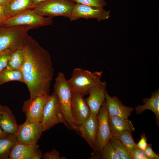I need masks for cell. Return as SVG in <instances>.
Returning <instances> with one entry per match:
<instances>
[{"label": "cell", "instance_id": "cell-1", "mask_svg": "<svg viewBox=\"0 0 159 159\" xmlns=\"http://www.w3.org/2000/svg\"><path fill=\"white\" fill-rule=\"evenodd\" d=\"M23 49L24 61L21 71L30 98L49 95L54 73L49 53L28 34Z\"/></svg>", "mask_w": 159, "mask_h": 159}, {"label": "cell", "instance_id": "cell-2", "mask_svg": "<svg viewBox=\"0 0 159 159\" xmlns=\"http://www.w3.org/2000/svg\"><path fill=\"white\" fill-rule=\"evenodd\" d=\"M53 89L61 105L65 120L64 124L68 128L75 130L77 125L73 119L71 111L72 92L63 73H58L55 79Z\"/></svg>", "mask_w": 159, "mask_h": 159}, {"label": "cell", "instance_id": "cell-3", "mask_svg": "<svg viewBox=\"0 0 159 159\" xmlns=\"http://www.w3.org/2000/svg\"><path fill=\"white\" fill-rule=\"evenodd\" d=\"M102 71L92 72L81 68L74 69L71 77L67 80L72 92L79 93L83 96L88 95L92 87L102 84L100 80Z\"/></svg>", "mask_w": 159, "mask_h": 159}, {"label": "cell", "instance_id": "cell-4", "mask_svg": "<svg viewBox=\"0 0 159 159\" xmlns=\"http://www.w3.org/2000/svg\"><path fill=\"white\" fill-rule=\"evenodd\" d=\"M32 29L27 26H0V52L8 49L13 52L23 48L28 31Z\"/></svg>", "mask_w": 159, "mask_h": 159}, {"label": "cell", "instance_id": "cell-5", "mask_svg": "<svg viewBox=\"0 0 159 159\" xmlns=\"http://www.w3.org/2000/svg\"><path fill=\"white\" fill-rule=\"evenodd\" d=\"M52 23V17L42 16L37 14L33 9H29L6 18L0 24V26H27L31 27L32 29L50 25Z\"/></svg>", "mask_w": 159, "mask_h": 159}, {"label": "cell", "instance_id": "cell-6", "mask_svg": "<svg viewBox=\"0 0 159 159\" xmlns=\"http://www.w3.org/2000/svg\"><path fill=\"white\" fill-rule=\"evenodd\" d=\"M65 120L58 98L53 92L49 95L43 109L40 123L43 132L49 130L55 125L64 123Z\"/></svg>", "mask_w": 159, "mask_h": 159}, {"label": "cell", "instance_id": "cell-7", "mask_svg": "<svg viewBox=\"0 0 159 159\" xmlns=\"http://www.w3.org/2000/svg\"><path fill=\"white\" fill-rule=\"evenodd\" d=\"M75 3L68 0H47L37 5L33 10L42 16H62L69 18Z\"/></svg>", "mask_w": 159, "mask_h": 159}, {"label": "cell", "instance_id": "cell-8", "mask_svg": "<svg viewBox=\"0 0 159 159\" xmlns=\"http://www.w3.org/2000/svg\"><path fill=\"white\" fill-rule=\"evenodd\" d=\"M43 132L40 123L26 118L24 123L18 125L15 135L17 143L35 145Z\"/></svg>", "mask_w": 159, "mask_h": 159}, {"label": "cell", "instance_id": "cell-9", "mask_svg": "<svg viewBox=\"0 0 159 159\" xmlns=\"http://www.w3.org/2000/svg\"><path fill=\"white\" fill-rule=\"evenodd\" d=\"M110 11L106 10L103 8L75 3L69 19L72 21L81 18L87 19L95 18L100 21L108 19L110 17Z\"/></svg>", "mask_w": 159, "mask_h": 159}, {"label": "cell", "instance_id": "cell-10", "mask_svg": "<svg viewBox=\"0 0 159 159\" xmlns=\"http://www.w3.org/2000/svg\"><path fill=\"white\" fill-rule=\"evenodd\" d=\"M98 121L97 115L91 112L89 117L75 130L88 143L94 153L96 152V140Z\"/></svg>", "mask_w": 159, "mask_h": 159}, {"label": "cell", "instance_id": "cell-11", "mask_svg": "<svg viewBox=\"0 0 159 159\" xmlns=\"http://www.w3.org/2000/svg\"><path fill=\"white\" fill-rule=\"evenodd\" d=\"M49 95L39 96L33 99L29 98L24 101L22 110L26 118L35 122L40 123L44 108Z\"/></svg>", "mask_w": 159, "mask_h": 159}, {"label": "cell", "instance_id": "cell-12", "mask_svg": "<svg viewBox=\"0 0 159 159\" xmlns=\"http://www.w3.org/2000/svg\"><path fill=\"white\" fill-rule=\"evenodd\" d=\"M98 126L96 140V152L100 151L112 136L108 122V114L105 101L101 107L97 115Z\"/></svg>", "mask_w": 159, "mask_h": 159}, {"label": "cell", "instance_id": "cell-13", "mask_svg": "<svg viewBox=\"0 0 159 159\" xmlns=\"http://www.w3.org/2000/svg\"><path fill=\"white\" fill-rule=\"evenodd\" d=\"M83 96L79 93L72 92L71 113L73 119L77 125L82 123L88 118L91 113Z\"/></svg>", "mask_w": 159, "mask_h": 159}, {"label": "cell", "instance_id": "cell-14", "mask_svg": "<svg viewBox=\"0 0 159 159\" xmlns=\"http://www.w3.org/2000/svg\"><path fill=\"white\" fill-rule=\"evenodd\" d=\"M106 83L103 81L101 85L93 86L88 91L89 96L85 99L91 112L97 115L102 105L105 101Z\"/></svg>", "mask_w": 159, "mask_h": 159}, {"label": "cell", "instance_id": "cell-15", "mask_svg": "<svg viewBox=\"0 0 159 159\" xmlns=\"http://www.w3.org/2000/svg\"><path fill=\"white\" fill-rule=\"evenodd\" d=\"M105 102L108 115L117 116L127 119L134 109L124 105L116 96L111 97L107 91Z\"/></svg>", "mask_w": 159, "mask_h": 159}, {"label": "cell", "instance_id": "cell-16", "mask_svg": "<svg viewBox=\"0 0 159 159\" xmlns=\"http://www.w3.org/2000/svg\"><path fill=\"white\" fill-rule=\"evenodd\" d=\"M18 125L13 112L7 106L0 105V127L8 134H15Z\"/></svg>", "mask_w": 159, "mask_h": 159}, {"label": "cell", "instance_id": "cell-17", "mask_svg": "<svg viewBox=\"0 0 159 159\" xmlns=\"http://www.w3.org/2000/svg\"><path fill=\"white\" fill-rule=\"evenodd\" d=\"M36 6L32 0H11L7 4L3 6V8L7 18L25 10L33 9Z\"/></svg>", "mask_w": 159, "mask_h": 159}, {"label": "cell", "instance_id": "cell-18", "mask_svg": "<svg viewBox=\"0 0 159 159\" xmlns=\"http://www.w3.org/2000/svg\"><path fill=\"white\" fill-rule=\"evenodd\" d=\"M39 148L37 144L17 143L12 148L9 159H33L34 153Z\"/></svg>", "mask_w": 159, "mask_h": 159}, {"label": "cell", "instance_id": "cell-19", "mask_svg": "<svg viewBox=\"0 0 159 159\" xmlns=\"http://www.w3.org/2000/svg\"><path fill=\"white\" fill-rule=\"evenodd\" d=\"M108 122L110 132L113 135L125 131L132 132L135 128L131 120L117 116L108 115Z\"/></svg>", "mask_w": 159, "mask_h": 159}, {"label": "cell", "instance_id": "cell-20", "mask_svg": "<svg viewBox=\"0 0 159 159\" xmlns=\"http://www.w3.org/2000/svg\"><path fill=\"white\" fill-rule=\"evenodd\" d=\"M143 101L145 104L138 105L136 107L135 110L137 114L142 113L144 111L149 110L152 111L156 116L158 122L159 120V92L157 90L155 92H153L150 98H144Z\"/></svg>", "mask_w": 159, "mask_h": 159}, {"label": "cell", "instance_id": "cell-21", "mask_svg": "<svg viewBox=\"0 0 159 159\" xmlns=\"http://www.w3.org/2000/svg\"><path fill=\"white\" fill-rule=\"evenodd\" d=\"M17 141L15 134L0 137V159H9L11 150Z\"/></svg>", "mask_w": 159, "mask_h": 159}, {"label": "cell", "instance_id": "cell-22", "mask_svg": "<svg viewBox=\"0 0 159 159\" xmlns=\"http://www.w3.org/2000/svg\"><path fill=\"white\" fill-rule=\"evenodd\" d=\"M24 82L21 70L9 69L6 68L0 72V85L11 81Z\"/></svg>", "mask_w": 159, "mask_h": 159}, {"label": "cell", "instance_id": "cell-23", "mask_svg": "<svg viewBox=\"0 0 159 159\" xmlns=\"http://www.w3.org/2000/svg\"><path fill=\"white\" fill-rule=\"evenodd\" d=\"M23 48L17 49L13 52L6 68L9 69L21 70L24 61Z\"/></svg>", "mask_w": 159, "mask_h": 159}, {"label": "cell", "instance_id": "cell-24", "mask_svg": "<svg viewBox=\"0 0 159 159\" xmlns=\"http://www.w3.org/2000/svg\"><path fill=\"white\" fill-rule=\"evenodd\" d=\"M112 136L118 139L122 142L130 156L132 152L138 148L133 140L132 132L125 131L115 134Z\"/></svg>", "mask_w": 159, "mask_h": 159}, {"label": "cell", "instance_id": "cell-25", "mask_svg": "<svg viewBox=\"0 0 159 159\" xmlns=\"http://www.w3.org/2000/svg\"><path fill=\"white\" fill-rule=\"evenodd\" d=\"M109 141L120 159H132L125 146L119 140L112 137Z\"/></svg>", "mask_w": 159, "mask_h": 159}, {"label": "cell", "instance_id": "cell-26", "mask_svg": "<svg viewBox=\"0 0 159 159\" xmlns=\"http://www.w3.org/2000/svg\"><path fill=\"white\" fill-rule=\"evenodd\" d=\"M97 153H99L102 159H120L109 141L100 151Z\"/></svg>", "mask_w": 159, "mask_h": 159}, {"label": "cell", "instance_id": "cell-27", "mask_svg": "<svg viewBox=\"0 0 159 159\" xmlns=\"http://www.w3.org/2000/svg\"><path fill=\"white\" fill-rule=\"evenodd\" d=\"M13 52L6 49L0 52V72L6 68Z\"/></svg>", "mask_w": 159, "mask_h": 159}, {"label": "cell", "instance_id": "cell-28", "mask_svg": "<svg viewBox=\"0 0 159 159\" xmlns=\"http://www.w3.org/2000/svg\"><path fill=\"white\" fill-rule=\"evenodd\" d=\"M74 3L101 8L107 5L105 0H75Z\"/></svg>", "mask_w": 159, "mask_h": 159}, {"label": "cell", "instance_id": "cell-29", "mask_svg": "<svg viewBox=\"0 0 159 159\" xmlns=\"http://www.w3.org/2000/svg\"><path fill=\"white\" fill-rule=\"evenodd\" d=\"M42 158L44 159H65L64 156L60 157L59 153L55 148L51 151L46 152L43 155Z\"/></svg>", "mask_w": 159, "mask_h": 159}, {"label": "cell", "instance_id": "cell-30", "mask_svg": "<svg viewBox=\"0 0 159 159\" xmlns=\"http://www.w3.org/2000/svg\"><path fill=\"white\" fill-rule=\"evenodd\" d=\"M131 156L132 159H149L144 151L138 148L132 152Z\"/></svg>", "mask_w": 159, "mask_h": 159}, {"label": "cell", "instance_id": "cell-31", "mask_svg": "<svg viewBox=\"0 0 159 159\" xmlns=\"http://www.w3.org/2000/svg\"><path fill=\"white\" fill-rule=\"evenodd\" d=\"M144 151L149 159H159V155L155 153L152 149V144H148L145 149Z\"/></svg>", "mask_w": 159, "mask_h": 159}, {"label": "cell", "instance_id": "cell-32", "mask_svg": "<svg viewBox=\"0 0 159 159\" xmlns=\"http://www.w3.org/2000/svg\"><path fill=\"white\" fill-rule=\"evenodd\" d=\"M147 140V139L145 134L144 133L141 134V138L138 143H136L138 148L144 151L148 145Z\"/></svg>", "mask_w": 159, "mask_h": 159}, {"label": "cell", "instance_id": "cell-33", "mask_svg": "<svg viewBox=\"0 0 159 159\" xmlns=\"http://www.w3.org/2000/svg\"><path fill=\"white\" fill-rule=\"evenodd\" d=\"M43 155L41 151L37 148L33 156V159H41L42 158Z\"/></svg>", "mask_w": 159, "mask_h": 159}, {"label": "cell", "instance_id": "cell-34", "mask_svg": "<svg viewBox=\"0 0 159 159\" xmlns=\"http://www.w3.org/2000/svg\"><path fill=\"white\" fill-rule=\"evenodd\" d=\"M6 18L4 12L3 6H0V24Z\"/></svg>", "mask_w": 159, "mask_h": 159}, {"label": "cell", "instance_id": "cell-35", "mask_svg": "<svg viewBox=\"0 0 159 159\" xmlns=\"http://www.w3.org/2000/svg\"><path fill=\"white\" fill-rule=\"evenodd\" d=\"M11 0H0V6H3L7 4Z\"/></svg>", "mask_w": 159, "mask_h": 159}, {"label": "cell", "instance_id": "cell-36", "mask_svg": "<svg viewBox=\"0 0 159 159\" xmlns=\"http://www.w3.org/2000/svg\"><path fill=\"white\" fill-rule=\"evenodd\" d=\"M36 6L47 0H32Z\"/></svg>", "mask_w": 159, "mask_h": 159}, {"label": "cell", "instance_id": "cell-37", "mask_svg": "<svg viewBox=\"0 0 159 159\" xmlns=\"http://www.w3.org/2000/svg\"><path fill=\"white\" fill-rule=\"evenodd\" d=\"M7 134L3 131L0 127V137L6 135Z\"/></svg>", "mask_w": 159, "mask_h": 159}, {"label": "cell", "instance_id": "cell-38", "mask_svg": "<svg viewBox=\"0 0 159 159\" xmlns=\"http://www.w3.org/2000/svg\"><path fill=\"white\" fill-rule=\"evenodd\" d=\"M68 0L74 2V1L75 0Z\"/></svg>", "mask_w": 159, "mask_h": 159}]
</instances>
